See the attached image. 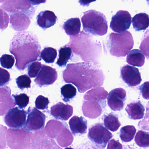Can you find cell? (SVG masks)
<instances>
[{"instance_id":"1","label":"cell","mask_w":149,"mask_h":149,"mask_svg":"<svg viewBox=\"0 0 149 149\" xmlns=\"http://www.w3.org/2000/svg\"><path fill=\"white\" fill-rule=\"evenodd\" d=\"M63 74L64 81L74 84L80 93L92 88L101 86L105 79L102 70L90 63L70 64Z\"/></svg>"},{"instance_id":"2","label":"cell","mask_w":149,"mask_h":149,"mask_svg":"<svg viewBox=\"0 0 149 149\" xmlns=\"http://www.w3.org/2000/svg\"><path fill=\"white\" fill-rule=\"evenodd\" d=\"M41 47L37 38L31 32L17 33L10 41V52L15 56V67L24 70L30 63L41 59Z\"/></svg>"},{"instance_id":"3","label":"cell","mask_w":149,"mask_h":149,"mask_svg":"<svg viewBox=\"0 0 149 149\" xmlns=\"http://www.w3.org/2000/svg\"><path fill=\"white\" fill-rule=\"evenodd\" d=\"M81 17L83 30L93 36H102L108 31V22L106 16L101 12L91 10L84 12Z\"/></svg>"},{"instance_id":"4","label":"cell","mask_w":149,"mask_h":149,"mask_svg":"<svg viewBox=\"0 0 149 149\" xmlns=\"http://www.w3.org/2000/svg\"><path fill=\"white\" fill-rule=\"evenodd\" d=\"M108 36V47L112 56L117 57L125 56L134 47V39L129 31L112 33Z\"/></svg>"},{"instance_id":"5","label":"cell","mask_w":149,"mask_h":149,"mask_svg":"<svg viewBox=\"0 0 149 149\" xmlns=\"http://www.w3.org/2000/svg\"><path fill=\"white\" fill-rule=\"evenodd\" d=\"M88 139L96 148L104 149L113 135L101 123H95L89 128Z\"/></svg>"},{"instance_id":"6","label":"cell","mask_w":149,"mask_h":149,"mask_svg":"<svg viewBox=\"0 0 149 149\" xmlns=\"http://www.w3.org/2000/svg\"><path fill=\"white\" fill-rule=\"evenodd\" d=\"M24 129L28 132H36L43 128L46 116L36 107H29Z\"/></svg>"},{"instance_id":"7","label":"cell","mask_w":149,"mask_h":149,"mask_svg":"<svg viewBox=\"0 0 149 149\" xmlns=\"http://www.w3.org/2000/svg\"><path fill=\"white\" fill-rule=\"evenodd\" d=\"M27 112L18 107L10 109L6 113L4 121L10 128L19 129L25 125Z\"/></svg>"},{"instance_id":"8","label":"cell","mask_w":149,"mask_h":149,"mask_svg":"<svg viewBox=\"0 0 149 149\" xmlns=\"http://www.w3.org/2000/svg\"><path fill=\"white\" fill-rule=\"evenodd\" d=\"M131 22L132 17L129 12L120 10L112 17L110 27L115 32L122 33L129 29Z\"/></svg>"},{"instance_id":"9","label":"cell","mask_w":149,"mask_h":149,"mask_svg":"<svg viewBox=\"0 0 149 149\" xmlns=\"http://www.w3.org/2000/svg\"><path fill=\"white\" fill-rule=\"evenodd\" d=\"M0 8L10 14L23 12L32 17L35 10V9H32L31 4L29 0H8L3 3Z\"/></svg>"},{"instance_id":"10","label":"cell","mask_w":149,"mask_h":149,"mask_svg":"<svg viewBox=\"0 0 149 149\" xmlns=\"http://www.w3.org/2000/svg\"><path fill=\"white\" fill-rule=\"evenodd\" d=\"M127 93L123 88H119L110 91L108 95V104L114 111H120L124 107Z\"/></svg>"},{"instance_id":"11","label":"cell","mask_w":149,"mask_h":149,"mask_svg":"<svg viewBox=\"0 0 149 149\" xmlns=\"http://www.w3.org/2000/svg\"><path fill=\"white\" fill-rule=\"evenodd\" d=\"M57 72L55 69L43 65L35 79V82L39 87L52 85L57 79Z\"/></svg>"},{"instance_id":"12","label":"cell","mask_w":149,"mask_h":149,"mask_svg":"<svg viewBox=\"0 0 149 149\" xmlns=\"http://www.w3.org/2000/svg\"><path fill=\"white\" fill-rule=\"evenodd\" d=\"M121 77L129 87L138 86L142 81L141 76L139 70L129 65H125L121 69Z\"/></svg>"},{"instance_id":"13","label":"cell","mask_w":149,"mask_h":149,"mask_svg":"<svg viewBox=\"0 0 149 149\" xmlns=\"http://www.w3.org/2000/svg\"><path fill=\"white\" fill-rule=\"evenodd\" d=\"M32 18L28 14L23 12H17L10 14V22L13 29L22 31L27 29L31 23Z\"/></svg>"},{"instance_id":"14","label":"cell","mask_w":149,"mask_h":149,"mask_svg":"<svg viewBox=\"0 0 149 149\" xmlns=\"http://www.w3.org/2000/svg\"><path fill=\"white\" fill-rule=\"evenodd\" d=\"M15 100L11 96V90L7 86H0V116H3L10 109L15 106Z\"/></svg>"},{"instance_id":"15","label":"cell","mask_w":149,"mask_h":149,"mask_svg":"<svg viewBox=\"0 0 149 149\" xmlns=\"http://www.w3.org/2000/svg\"><path fill=\"white\" fill-rule=\"evenodd\" d=\"M73 113V107L61 102H58L51 107V115L57 120H67L72 116Z\"/></svg>"},{"instance_id":"16","label":"cell","mask_w":149,"mask_h":149,"mask_svg":"<svg viewBox=\"0 0 149 149\" xmlns=\"http://www.w3.org/2000/svg\"><path fill=\"white\" fill-rule=\"evenodd\" d=\"M105 107L95 101L85 100L82 105V112L85 116L90 119H95L101 115Z\"/></svg>"},{"instance_id":"17","label":"cell","mask_w":149,"mask_h":149,"mask_svg":"<svg viewBox=\"0 0 149 149\" xmlns=\"http://www.w3.org/2000/svg\"><path fill=\"white\" fill-rule=\"evenodd\" d=\"M69 124L72 134L74 136H81L87 133V121L82 116H73L69 121Z\"/></svg>"},{"instance_id":"18","label":"cell","mask_w":149,"mask_h":149,"mask_svg":"<svg viewBox=\"0 0 149 149\" xmlns=\"http://www.w3.org/2000/svg\"><path fill=\"white\" fill-rule=\"evenodd\" d=\"M38 25L45 30L53 26L57 21V17L54 12L50 10L41 11L36 17Z\"/></svg>"},{"instance_id":"19","label":"cell","mask_w":149,"mask_h":149,"mask_svg":"<svg viewBox=\"0 0 149 149\" xmlns=\"http://www.w3.org/2000/svg\"><path fill=\"white\" fill-rule=\"evenodd\" d=\"M108 93L104 88L98 87L88 91L85 94L84 98L85 100L95 101L102 104L103 106H106V99Z\"/></svg>"},{"instance_id":"20","label":"cell","mask_w":149,"mask_h":149,"mask_svg":"<svg viewBox=\"0 0 149 149\" xmlns=\"http://www.w3.org/2000/svg\"><path fill=\"white\" fill-rule=\"evenodd\" d=\"M125 110L129 118L132 120H141L144 116L145 108L140 101L128 104Z\"/></svg>"},{"instance_id":"21","label":"cell","mask_w":149,"mask_h":149,"mask_svg":"<svg viewBox=\"0 0 149 149\" xmlns=\"http://www.w3.org/2000/svg\"><path fill=\"white\" fill-rule=\"evenodd\" d=\"M63 27L67 35L71 36H75L80 32L81 27L80 20L77 17L70 18L65 22Z\"/></svg>"},{"instance_id":"22","label":"cell","mask_w":149,"mask_h":149,"mask_svg":"<svg viewBox=\"0 0 149 149\" xmlns=\"http://www.w3.org/2000/svg\"><path fill=\"white\" fill-rule=\"evenodd\" d=\"M145 58L141 51L138 49H133L128 53L127 62L129 64L133 66L141 67L145 63Z\"/></svg>"},{"instance_id":"23","label":"cell","mask_w":149,"mask_h":149,"mask_svg":"<svg viewBox=\"0 0 149 149\" xmlns=\"http://www.w3.org/2000/svg\"><path fill=\"white\" fill-rule=\"evenodd\" d=\"M149 16L145 13L136 14L132 19L133 27L136 31L145 30L149 27Z\"/></svg>"},{"instance_id":"24","label":"cell","mask_w":149,"mask_h":149,"mask_svg":"<svg viewBox=\"0 0 149 149\" xmlns=\"http://www.w3.org/2000/svg\"><path fill=\"white\" fill-rule=\"evenodd\" d=\"M102 119L106 127L112 132L117 131L121 125L117 115L113 113L104 115Z\"/></svg>"},{"instance_id":"25","label":"cell","mask_w":149,"mask_h":149,"mask_svg":"<svg viewBox=\"0 0 149 149\" xmlns=\"http://www.w3.org/2000/svg\"><path fill=\"white\" fill-rule=\"evenodd\" d=\"M73 137L68 130L67 124H66L61 133L57 138V141L61 147H66L71 145L73 141Z\"/></svg>"},{"instance_id":"26","label":"cell","mask_w":149,"mask_h":149,"mask_svg":"<svg viewBox=\"0 0 149 149\" xmlns=\"http://www.w3.org/2000/svg\"><path fill=\"white\" fill-rule=\"evenodd\" d=\"M59 58L57 64L59 67H64L66 65L67 62L72 56V50L70 47L64 46L61 47L59 51Z\"/></svg>"},{"instance_id":"27","label":"cell","mask_w":149,"mask_h":149,"mask_svg":"<svg viewBox=\"0 0 149 149\" xmlns=\"http://www.w3.org/2000/svg\"><path fill=\"white\" fill-rule=\"evenodd\" d=\"M136 132V129L134 126H125L120 130V138L123 142H129L134 139Z\"/></svg>"},{"instance_id":"28","label":"cell","mask_w":149,"mask_h":149,"mask_svg":"<svg viewBox=\"0 0 149 149\" xmlns=\"http://www.w3.org/2000/svg\"><path fill=\"white\" fill-rule=\"evenodd\" d=\"M61 94L63 100L65 102H68L76 96L77 89L72 84H66L61 87Z\"/></svg>"},{"instance_id":"29","label":"cell","mask_w":149,"mask_h":149,"mask_svg":"<svg viewBox=\"0 0 149 149\" xmlns=\"http://www.w3.org/2000/svg\"><path fill=\"white\" fill-rule=\"evenodd\" d=\"M57 55V50L51 47H45L41 52V58L47 63H54Z\"/></svg>"},{"instance_id":"30","label":"cell","mask_w":149,"mask_h":149,"mask_svg":"<svg viewBox=\"0 0 149 149\" xmlns=\"http://www.w3.org/2000/svg\"><path fill=\"white\" fill-rule=\"evenodd\" d=\"M136 144L141 148H148L149 146V134L148 132L139 130L135 138Z\"/></svg>"},{"instance_id":"31","label":"cell","mask_w":149,"mask_h":149,"mask_svg":"<svg viewBox=\"0 0 149 149\" xmlns=\"http://www.w3.org/2000/svg\"><path fill=\"white\" fill-rule=\"evenodd\" d=\"M12 96L14 98L15 103L17 105L20 109H23L26 107L29 101V97L24 93L20 95H14Z\"/></svg>"},{"instance_id":"32","label":"cell","mask_w":149,"mask_h":149,"mask_svg":"<svg viewBox=\"0 0 149 149\" xmlns=\"http://www.w3.org/2000/svg\"><path fill=\"white\" fill-rule=\"evenodd\" d=\"M16 82L17 87L22 90L31 87V80L30 78L27 74H24L17 77L16 79Z\"/></svg>"},{"instance_id":"33","label":"cell","mask_w":149,"mask_h":149,"mask_svg":"<svg viewBox=\"0 0 149 149\" xmlns=\"http://www.w3.org/2000/svg\"><path fill=\"white\" fill-rule=\"evenodd\" d=\"M15 58L11 55L5 54L0 58V63L3 68L6 69H11L15 64Z\"/></svg>"},{"instance_id":"34","label":"cell","mask_w":149,"mask_h":149,"mask_svg":"<svg viewBox=\"0 0 149 149\" xmlns=\"http://www.w3.org/2000/svg\"><path fill=\"white\" fill-rule=\"evenodd\" d=\"M42 65L39 62H34L30 63L28 67V73L31 78H35L38 74Z\"/></svg>"},{"instance_id":"35","label":"cell","mask_w":149,"mask_h":149,"mask_svg":"<svg viewBox=\"0 0 149 149\" xmlns=\"http://www.w3.org/2000/svg\"><path fill=\"white\" fill-rule=\"evenodd\" d=\"M49 103L50 101L48 98L41 95L38 96L35 101L36 108L41 110L47 109Z\"/></svg>"},{"instance_id":"36","label":"cell","mask_w":149,"mask_h":149,"mask_svg":"<svg viewBox=\"0 0 149 149\" xmlns=\"http://www.w3.org/2000/svg\"><path fill=\"white\" fill-rule=\"evenodd\" d=\"M8 14L2 8H0V29H5L8 27L9 22Z\"/></svg>"},{"instance_id":"37","label":"cell","mask_w":149,"mask_h":149,"mask_svg":"<svg viewBox=\"0 0 149 149\" xmlns=\"http://www.w3.org/2000/svg\"><path fill=\"white\" fill-rule=\"evenodd\" d=\"M10 80V74L8 72L0 68V86H3L8 84Z\"/></svg>"},{"instance_id":"38","label":"cell","mask_w":149,"mask_h":149,"mask_svg":"<svg viewBox=\"0 0 149 149\" xmlns=\"http://www.w3.org/2000/svg\"><path fill=\"white\" fill-rule=\"evenodd\" d=\"M140 90L143 97L144 99L148 100L149 99V82H144L140 86Z\"/></svg>"},{"instance_id":"39","label":"cell","mask_w":149,"mask_h":149,"mask_svg":"<svg viewBox=\"0 0 149 149\" xmlns=\"http://www.w3.org/2000/svg\"><path fill=\"white\" fill-rule=\"evenodd\" d=\"M107 149H123V147L119 140L115 141V139H112L108 142Z\"/></svg>"},{"instance_id":"40","label":"cell","mask_w":149,"mask_h":149,"mask_svg":"<svg viewBox=\"0 0 149 149\" xmlns=\"http://www.w3.org/2000/svg\"><path fill=\"white\" fill-rule=\"evenodd\" d=\"M96 1L97 0H79L78 2L81 6L88 7L90 3Z\"/></svg>"},{"instance_id":"41","label":"cell","mask_w":149,"mask_h":149,"mask_svg":"<svg viewBox=\"0 0 149 149\" xmlns=\"http://www.w3.org/2000/svg\"><path fill=\"white\" fill-rule=\"evenodd\" d=\"M31 4L32 5H37L41 3H45L46 0H29Z\"/></svg>"},{"instance_id":"42","label":"cell","mask_w":149,"mask_h":149,"mask_svg":"<svg viewBox=\"0 0 149 149\" xmlns=\"http://www.w3.org/2000/svg\"><path fill=\"white\" fill-rule=\"evenodd\" d=\"M8 1V0H0V3H4L5 2H6V1Z\"/></svg>"},{"instance_id":"43","label":"cell","mask_w":149,"mask_h":149,"mask_svg":"<svg viewBox=\"0 0 149 149\" xmlns=\"http://www.w3.org/2000/svg\"><path fill=\"white\" fill-rule=\"evenodd\" d=\"M64 149H74L72 148H65Z\"/></svg>"}]
</instances>
